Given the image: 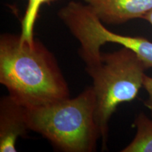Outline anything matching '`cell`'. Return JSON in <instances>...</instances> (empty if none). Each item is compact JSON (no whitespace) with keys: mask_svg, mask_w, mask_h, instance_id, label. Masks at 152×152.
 I'll use <instances>...</instances> for the list:
<instances>
[{"mask_svg":"<svg viewBox=\"0 0 152 152\" xmlns=\"http://www.w3.org/2000/svg\"><path fill=\"white\" fill-rule=\"evenodd\" d=\"M28 128L27 108L8 94L0 101V151L16 152L18 138Z\"/></svg>","mask_w":152,"mask_h":152,"instance_id":"277c9868","label":"cell"},{"mask_svg":"<svg viewBox=\"0 0 152 152\" xmlns=\"http://www.w3.org/2000/svg\"><path fill=\"white\" fill-rule=\"evenodd\" d=\"M147 69L137 55L124 47L111 53H102L100 63L86 67L92 79L96 99L95 118L103 149L106 148L111 115L121 103L137 97L143 87Z\"/></svg>","mask_w":152,"mask_h":152,"instance_id":"3957f363","label":"cell"},{"mask_svg":"<svg viewBox=\"0 0 152 152\" xmlns=\"http://www.w3.org/2000/svg\"><path fill=\"white\" fill-rule=\"evenodd\" d=\"M0 83L26 106H43L69 97L65 77L54 54L35 39L5 33L0 37Z\"/></svg>","mask_w":152,"mask_h":152,"instance_id":"6da1fadb","label":"cell"},{"mask_svg":"<svg viewBox=\"0 0 152 152\" xmlns=\"http://www.w3.org/2000/svg\"><path fill=\"white\" fill-rule=\"evenodd\" d=\"M118 42L135 53L147 68L152 67V42L141 37L121 35Z\"/></svg>","mask_w":152,"mask_h":152,"instance_id":"52a82bcc","label":"cell"},{"mask_svg":"<svg viewBox=\"0 0 152 152\" xmlns=\"http://www.w3.org/2000/svg\"><path fill=\"white\" fill-rule=\"evenodd\" d=\"M142 19L147 20V21L149 23L150 25H151V27H152V10L149 11L147 14H146L145 15H144V16H143V18H142Z\"/></svg>","mask_w":152,"mask_h":152,"instance_id":"30bf717a","label":"cell"},{"mask_svg":"<svg viewBox=\"0 0 152 152\" xmlns=\"http://www.w3.org/2000/svg\"><path fill=\"white\" fill-rule=\"evenodd\" d=\"M136 134L122 152H152V120L145 114L137 115L134 122Z\"/></svg>","mask_w":152,"mask_h":152,"instance_id":"8992f818","label":"cell"},{"mask_svg":"<svg viewBox=\"0 0 152 152\" xmlns=\"http://www.w3.org/2000/svg\"><path fill=\"white\" fill-rule=\"evenodd\" d=\"M95 111V94L88 87L75 97L27 108L28 128L62 151L92 152L101 138Z\"/></svg>","mask_w":152,"mask_h":152,"instance_id":"7a4b0ae2","label":"cell"},{"mask_svg":"<svg viewBox=\"0 0 152 152\" xmlns=\"http://www.w3.org/2000/svg\"><path fill=\"white\" fill-rule=\"evenodd\" d=\"M143 87L148 94V98L144 101V104L149 109L152 115V77L147 75H144L143 81Z\"/></svg>","mask_w":152,"mask_h":152,"instance_id":"9c48e42d","label":"cell"},{"mask_svg":"<svg viewBox=\"0 0 152 152\" xmlns=\"http://www.w3.org/2000/svg\"><path fill=\"white\" fill-rule=\"evenodd\" d=\"M54 0H28L26 13L21 23L20 37L23 40L32 42L35 40L33 37V29L40 7L43 4L49 3Z\"/></svg>","mask_w":152,"mask_h":152,"instance_id":"ba28073f","label":"cell"},{"mask_svg":"<svg viewBox=\"0 0 152 152\" xmlns=\"http://www.w3.org/2000/svg\"><path fill=\"white\" fill-rule=\"evenodd\" d=\"M103 23L121 24L142 18L152 10V0H83Z\"/></svg>","mask_w":152,"mask_h":152,"instance_id":"5b68a950","label":"cell"}]
</instances>
